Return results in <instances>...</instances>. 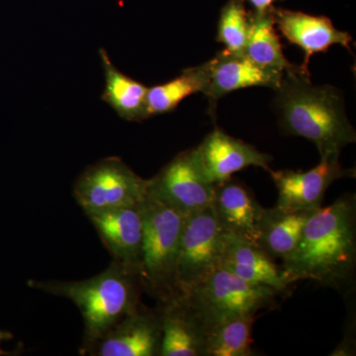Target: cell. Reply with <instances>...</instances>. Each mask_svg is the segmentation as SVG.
Segmentation results:
<instances>
[{"mask_svg": "<svg viewBox=\"0 0 356 356\" xmlns=\"http://www.w3.org/2000/svg\"><path fill=\"white\" fill-rule=\"evenodd\" d=\"M288 284L312 280L346 297L353 293L356 268V198L341 196L307 220L298 245L281 264Z\"/></svg>", "mask_w": 356, "mask_h": 356, "instance_id": "cell-1", "label": "cell"}, {"mask_svg": "<svg viewBox=\"0 0 356 356\" xmlns=\"http://www.w3.org/2000/svg\"><path fill=\"white\" fill-rule=\"evenodd\" d=\"M274 91L283 132L310 140L321 159H339L344 147L356 142L341 91L327 84L315 86L309 70L301 67L285 72Z\"/></svg>", "mask_w": 356, "mask_h": 356, "instance_id": "cell-2", "label": "cell"}, {"mask_svg": "<svg viewBox=\"0 0 356 356\" xmlns=\"http://www.w3.org/2000/svg\"><path fill=\"white\" fill-rule=\"evenodd\" d=\"M28 285L54 296L70 300L83 318L81 348L102 339L115 325L139 308L144 292L138 274L117 261L88 280H29Z\"/></svg>", "mask_w": 356, "mask_h": 356, "instance_id": "cell-3", "label": "cell"}, {"mask_svg": "<svg viewBox=\"0 0 356 356\" xmlns=\"http://www.w3.org/2000/svg\"><path fill=\"white\" fill-rule=\"evenodd\" d=\"M143 236L140 280L158 303L180 296L177 267L186 216L147 192L139 204Z\"/></svg>", "mask_w": 356, "mask_h": 356, "instance_id": "cell-4", "label": "cell"}, {"mask_svg": "<svg viewBox=\"0 0 356 356\" xmlns=\"http://www.w3.org/2000/svg\"><path fill=\"white\" fill-rule=\"evenodd\" d=\"M282 294L273 287L243 280L219 266L184 296L209 330L229 318L273 310Z\"/></svg>", "mask_w": 356, "mask_h": 356, "instance_id": "cell-5", "label": "cell"}, {"mask_svg": "<svg viewBox=\"0 0 356 356\" xmlns=\"http://www.w3.org/2000/svg\"><path fill=\"white\" fill-rule=\"evenodd\" d=\"M147 193V179L116 156L89 165L74 185V197L86 215L139 205Z\"/></svg>", "mask_w": 356, "mask_h": 356, "instance_id": "cell-6", "label": "cell"}, {"mask_svg": "<svg viewBox=\"0 0 356 356\" xmlns=\"http://www.w3.org/2000/svg\"><path fill=\"white\" fill-rule=\"evenodd\" d=\"M222 236L212 205L184 222L177 267L178 292L184 296L205 280L221 261Z\"/></svg>", "mask_w": 356, "mask_h": 356, "instance_id": "cell-7", "label": "cell"}, {"mask_svg": "<svg viewBox=\"0 0 356 356\" xmlns=\"http://www.w3.org/2000/svg\"><path fill=\"white\" fill-rule=\"evenodd\" d=\"M147 192L187 217L212 205L215 185L204 178L187 149L147 179Z\"/></svg>", "mask_w": 356, "mask_h": 356, "instance_id": "cell-8", "label": "cell"}, {"mask_svg": "<svg viewBox=\"0 0 356 356\" xmlns=\"http://www.w3.org/2000/svg\"><path fill=\"white\" fill-rule=\"evenodd\" d=\"M161 320L159 309L140 304L95 343L81 348L89 356H161Z\"/></svg>", "mask_w": 356, "mask_h": 356, "instance_id": "cell-9", "label": "cell"}, {"mask_svg": "<svg viewBox=\"0 0 356 356\" xmlns=\"http://www.w3.org/2000/svg\"><path fill=\"white\" fill-rule=\"evenodd\" d=\"M192 156L204 178L216 185L231 179L233 175L250 166L270 172L273 158L257 147L236 139L216 128L206 136L199 146L191 149Z\"/></svg>", "mask_w": 356, "mask_h": 356, "instance_id": "cell-10", "label": "cell"}, {"mask_svg": "<svg viewBox=\"0 0 356 356\" xmlns=\"http://www.w3.org/2000/svg\"><path fill=\"white\" fill-rule=\"evenodd\" d=\"M269 173L278 191L276 206L289 212L318 210L334 181L355 177V168H343L339 159H321L317 166L305 172L284 170Z\"/></svg>", "mask_w": 356, "mask_h": 356, "instance_id": "cell-11", "label": "cell"}, {"mask_svg": "<svg viewBox=\"0 0 356 356\" xmlns=\"http://www.w3.org/2000/svg\"><path fill=\"white\" fill-rule=\"evenodd\" d=\"M207 81L203 95L209 100L211 115L215 114L218 102L222 96L238 89L264 86L275 90L284 74L262 69L245 54L222 50L205 63Z\"/></svg>", "mask_w": 356, "mask_h": 356, "instance_id": "cell-12", "label": "cell"}, {"mask_svg": "<svg viewBox=\"0 0 356 356\" xmlns=\"http://www.w3.org/2000/svg\"><path fill=\"white\" fill-rule=\"evenodd\" d=\"M113 261L119 262L140 277L142 252V216L140 206L88 214Z\"/></svg>", "mask_w": 356, "mask_h": 356, "instance_id": "cell-13", "label": "cell"}, {"mask_svg": "<svg viewBox=\"0 0 356 356\" xmlns=\"http://www.w3.org/2000/svg\"><path fill=\"white\" fill-rule=\"evenodd\" d=\"M161 356H206L208 327L184 296L158 303Z\"/></svg>", "mask_w": 356, "mask_h": 356, "instance_id": "cell-14", "label": "cell"}, {"mask_svg": "<svg viewBox=\"0 0 356 356\" xmlns=\"http://www.w3.org/2000/svg\"><path fill=\"white\" fill-rule=\"evenodd\" d=\"M275 27L282 33L291 44H296L305 54L301 65L308 70L312 56L325 53L334 44H341L351 50L353 37L350 33L337 29L330 18L325 16L310 15L300 11L273 7Z\"/></svg>", "mask_w": 356, "mask_h": 356, "instance_id": "cell-15", "label": "cell"}, {"mask_svg": "<svg viewBox=\"0 0 356 356\" xmlns=\"http://www.w3.org/2000/svg\"><path fill=\"white\" fill-rule=\"evenodd\" d=\"M213 210L225 233L257 245L259 224L264 208L250 191L233 178L215 185Z\"/></svg>", "mask_w": 356, "mask_h": 356, "instance_id": "cell-16", "label": "cell"}, {"mask_svg": "<svg viewBox=\"0 0 356 356\" xmlns=\"http://www.w3.org/2000/svg\"><path fill=\"white\" fill-rule=\"evenodd\" d=\"M220 266L248 282L266 285L280 292H286L290 287L281 266L264 250L245 238L225 232Z\"/></svg>", "mask_w": 356, "mask_h": 356, "instance_id": "cell-17", "label": "cell"}, {"mask_svg": "<svg viewBox=\"0 0 356 356\" xmlns=\"http://www.w3.org/2000/svg\"><path fill=\"white\" fill-rule=\"evenodd\" d=\"M313 212H289L264 208L259 224L257 245L273 261H285L294 252L307 220Z\"/></svg>", "mask_w": 356, "mask_h": 356, "instance_id": "cell-18", "label": "cell"}, {"mask_svg": "<svg viewBox=\"0 0 356 356\" xmlns=\"http://www.w3.org/2000/svg\"><path fill=\"white\" fill-rule=\"evenodd\" d=\"M99 56L105 77L103 102L109 104L124 120L142 122L149 119L147 113L149 88L117 69L105 49H100Z\"/></svg>", "mask_w": 356, "mask_h": 356, "instance_id": "cell-19", "label": "cell"}, {"mask_svg": "<svg viewBox=\"0 0 356 356\" xmlns=\"http://www.w3.org/2000/svg\"><path fill=\"white\" fill-rule=\"evenodd\" d=\"M243 54L262 69L282 74L301 67L290 63L283 54L275 29L273 8L266 13L252 11L248 13V39Z\"/></svg>", "mask_w": 356, "mask_h": 356, "instance_id": "cell-20", "label": "cell"}, {"mask_svg": "<svg viewBox=\"0 0 356 356\" xmlns=\"http://www.w3.org/2000/svg\"><path fill=\"white\" fill-rule=\"evenodd\" d=\"M207 81L205 65L184 70L181 74L159 86L149 88L147 96V118L170 113L185 98L203 93Z\"/></svg>", "mask_w": 356, "mask_h": 356, "instance_id": "cell-21", "label": "cell"}, {"mask_svg": "<svg viewBox=\"0 0 356 356\" xmlns=\"http://www.w3.org/2000/svg\"><path fill=\"white\" fill-rule=\"evenodd\" d=\"M257 316L222 321L208 330L206 356H252V327Z\"/></svg>", "mask_w": 356, "mask_h": 356, "instance_id": "cell-22", "label": "cell"}, {"mask_svg": "<svg viewBox=\"0 0 356 356\" xmlns=\"http://www.w3.org/2000/svg\"><path fill=\"white\" fill-rule=\"evenodd\" d=\"M248 33V13L245 0H229L222 7L218 23L217 41L225 50L233 54L245 53Z\"/></svg>", "mask_w": 356, "mask_h": 356, "instance_id": "cell-23", "label": "cell"}, {"mask_svg": "<svg viewBox=\"0 0 356 356\" xmlns=\"http://www.w3.org/2000/svg\"><path fill=\"white\" fill-rule=\"evenodd\" d=\"M252 6L254 7V13H266L273 8L274 2L278 0H248Z\"/></svg>", "mask_w": 356, "mask_h": 356, "instance_id": "cell-24", "label": "cell"}, {"mask_svg": "<svg viewBox=\"0 0 356 356\" xmlns=\"http://www.w3.org/2000/svg\"><path fill=\"white\" fill-rule=\"evenodd\" d=\"M13 339V334H11L10 332L3 331V330L0 329V356H7V355H16V353H13L11 351H7L2 350L1 343L2 341H9V339Z\"/></svg>", "mask_w": 356, "mask_h": 356, "instance_id": "cell-25", "label": "cell"}]
</instances>
